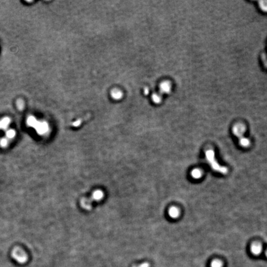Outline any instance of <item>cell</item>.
Segmentation results:
<instances>
[{
    "label": "cell",
    "mask_w": 267,
    "mask_h": 267,
    "mask_svg": "<svg viewBox=\"0 0 267 267\" xmlns=\"http://www.w3.org/2000/svg\"><path fill=\"white\" fill-rule=\"evenodd\" d=\"M152 99H153V101L156 103H159L162 100V98H161L160 95L158 94H157V93L154 94L152 96Z\"/></svg>",
    "instance_id": "obj_17"
},
{
    "label": "cell",
    "mask_w": 267,
    "mask_h": 267,
    "mask_svg": "<svg viewBox=\"0 0 267 267\" xmlns=\"http://www.w3.org/2000/svg\"><path fill=\"white\" fill-rule=\"evenodd\" d=\"M190 176L194 179H199L202 177L203 172L200 169L195 168L191 171Z\"/></svg>",
    "instance_id": "obj_8"
},
{
    "label": "cell",
    "mask_w": 267,
    "mask_h": 267,
    "mask_svg": "<svg viewBox=\"0 0 267 267\" xmlns=\"http://www.w3.org/2000/svg\"><path fill=\"white\" fill-rule=\"evenodd\" d=\"M150 267V264L149 263H147V262H145V263H143V264H140V265H134V266H133L132 267Z\"/></svg>",
    "instance_id": "obj_19"
},
{
    "label": "cell",
    "mask_w": 267,
    "mask_h": 267,
    "mask_svg": "<svg viewBox=\"0 0 267 267\" xmlns=\"http://www.w3.org/2000/svg\"><path fill=\"white\" fill-rule=\"evenodd\" d=\"M17 106L19 110H22L24 106V104L22 100H19L17 101Z\"/></svg>",
    "instance_id": "obj_18"
},
{
    "label": "cell",
    "mask_w": 267,
    "mask_h": 267,
    "mask_svg": "<svg viewBox=\"0 0 267 267\" xmlns=\"http://www.w3.org/2000/svg\"><path fill=\"white\" fill-rule=\"evenodd\" d=\"M205 157L207 163L211 167V168L215 172L218 173L221 175H227L228 173V169L227 167L222 166L217 161L215 153L213 149H208L205 151Z\"/></svg>",
    "instance_id": "obj_1"
},
{
    "label": "cell",
    "mask_w": 267,
    "mask_h": 267,
    "mask_svg": "<svg viewBox=\"0 0 267 267\" xmlns=\"http://www.w3.org/2000/svg\"><path fill=\"white\" fill-rule=\"evenodd\" d=\"M12 257L19 264H24L27 262L28 257L26 253L20 247H14L11 252Z\"/></svg>",
    "instance_id": "obj_2"
},
{
    "label": "cell",
    "mask_w": 267,
    "mask_h": 267,
    "mask_svg": "<svg viewBox=\"0 0 267 267\" xmlns=\"http://www.w3.org/2000/svg\"><path fill=\"white\" fill-rule=\"evenodd\" d=\"M238 142L239 144L243 148H248L251 144V140L246 137H244L240 139H238Z\"/></svg>",
    "instance_id": "obj_9"
},
{
    "label": "cell",
    "mask_w": 267,
    "mask_h": 267,
    "mask_svg": "<svg viewBox=\"0 0 267 267\" xmlns=\"http://www.w3.org/2000/svg\"><path fill=\"white\" fill-rule=\"evenodd\" d=\"M11 123V119L8 117H5L0 120V129L6 131Z\"/></svg>",
    "instance_id": "obj_6"
},
{
    "label": "cell",
    "mask_w": 267,
    "mask_h": 267,
    "mask_svg": "<svg viewBox=\"0 0 267 267\" xmlns=\"http://www.w3.org/2000/svg\"><path fill=\"white\" fill-rule=\"evenodd\" d=\"M16 132L15 130L12 129H8L6 131V136L4 137L11 142V140H12L16 137Z\"/></svg>",
    "instance_id": "obj_11"
},
{
    "label": "cell",
    "mask_w": 267,
    "mask_h": 267,
    "mask_svg": "<svg viewBox=\"0 0 267 267\" xmlns=\"http://www.w3.org/2000/svg\"><path fill=\"white\" fill-rule=\"evenodd\" d=\"M112 96L114 98L118 100V99H119L122 96V93L119 90H114L112 92Z\"/></svg>",
    "instance_id": "obj_16"
},
{
    "label": "cell",
    "mask_w": 267,
    "mask_h": 267,
    "mask_svg": "<svg viewBox=\"0 0 267 267\" xmlns=\"http://www.w3.org/2000/svg\"><path fill=\"white\" fill-rule=\"evenodd\" d=\"M223 262L218 259L213 260L211 264H210V267H223Z\"/></svg>",
    "instance_id": "obj_14"
},
{
    "label": "cell",
    "mask_w": 267,
    "mask_h": 267,
    "mask_svg": "<svg viewBox=\"0 0 267 267\" xmlns=\"http://www.w3.org/2000/svg\"><path fill=\"white\" fill-rule=\"evenodd\" d=\"M169 215L172 218H178L180 215V210L177 207H173L169 210Z\"/></svg>",
    "instance_id": "obj_10"
},
{
    "label": "cell",
    "mask_w": 267,
    "mask_h": 267,
    "mask_svg": "<svg viewBox=\"0 0 267 267\" xmlns=\"http://www.w3.org/2000/svg\"><path fill=\"white\" fill-rule=\"evenodd\" d=\"M260 9L264 12H267V1H261L259 2Z\"/></svg>",
    "instance_id": "obj_15"
},
{
    "label": "cell",
    "mask_w": 267,
    "mask_h": 267,
    "mask_svg": "<svg viewBox=\"0 0 267 267\" xmlns=\"http://www.w3.org/2000/svg\"><path fill=\"white\" fill-rule=\"evenodd\" d=\"M265 256H266V257H267V251H265Z\"/></svg>",
    "instance_id": "obj_21"
},
{
    "label": "cell",
    "mask_w": 267,
    "mask_h": 267,
    "mask_svg": "<svg viewBox=\"0 0 267 267\" xmlns=\"http://www.w3.org/2000/svg\"><path fill=\"white\" fill-rule=\"evenodd\" d=\"M39 135L45 134L49 129L48 124L45 121H37L33 126L32 127Z\"/></svg>",
    "instance_id": "obj_3"
},
{
    "label": "cell",
    "mask_w": 267,
    "mask_h": 267,
    "mask_svg": "<svg viewBox=\"0 0 267 267\" xmlns=\"http://www.w3.org/2000/svg\"><path fill=\"white\" fill-rule=\"evenodd\" d=\"M251 252L255 256H259L262 251V246L260 243L255 242L252 243L250 247Z\"/></svg>",
    "instance_id": "obj_5"
},
{
    "label": "cell",
    "mask_w": 267,
    "mask_h": 267,
    "mask_svg": "<svg viewBox=\"0 0 267 267\" xmlns=\"http://www.w3.org/2000/svg\"><path fill=\"white\" fill-rule=\"evenodd\" d=\"M171 90V86L169 82H163L160 85V91L163 93H169Z\"/></svg>",
    "instance_id": "obj_7"
},
{
    "label": "cell",
    "mask_w": 267,
    "mask_h": 267,
    "mask_svg": "<svg viewBox=\"0 0 267 267\" xmlns=\"http://www.w3.org/2000/svg\"><path fill=\"white\" fill-rule=\"evenodd\" d=\"M264 63H265V65L267 66V57L265 59V61H264Z\"/></svg>",
    "instance_id": "obj_20"
},
{
    "label": "cell",
    "mask_w": 267,
    "mask_h": 267,
    "mask_svg": "<svg viewBox=\"0 0 267 267\" xmlns=\"http://www.w3.org/2000/svg\"><path fill=\"white\" fill-rule=\"evenodd\" d=\"M37 121V119L34 116H29L27 119V124L29 127H32Z\"/></svg>",
    "instance_id": "obj_12"
},
{
    "label": "cell",
    "mask_w": 267,
    "mask_h": 267,
    "mask_svg": "<svg viewBox=\"0 0 267 267\" xmlns=\"http://www.w3.org/2000/svg\"><path fill=\"white\" fill-rule=\"evenodd\" d=\"M246 131V126L241 123H238L235 124L232 129V131L233 134L238 139H240L244 136V134Z\"/></svg>",
    "instance_id": "obj_4"
},
{
    "label": "cell",
    "mask_w": 267,
    "mask_h": 267,
    "mask_svg": "<svg viewBox=\"0 0 267 267\" xmlns=\"http://www.w3.org/2000/svg\"><path fill=\"white\" fill-rule=\"evenodd\" d=\"M10 143V141L5 137H2L0 139V147L2 148H6Z\"/></svg>",
    "instance_id": "obj_13"
}]
</instances>
